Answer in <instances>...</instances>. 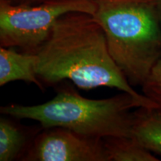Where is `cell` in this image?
<instances>
[{
	"label": "cell",
	"instance_id": "obj_7",
	"mask_svg": "<svg viewBox=\"0 0 161 161\" xmlns=\"http://www.w3.org/2000/svg\"><path fill=\"white\" fill-rule=\"evenodd\" d=\"M132 137L161 156V109L140 107L132 112Z\"/></svg>",
	"mask_w": 161,
	"mask_h": 161
},
{
	"label": "cell",
	"instance_id": "obj_4",
	"mask_svg": "<svg viewBox=\"0 0 161 161\" xmlns=\"http://www.w3.org/2000/svg\"><path fill=\"white\" fill-rule=\"evenodd\" d=\"M95 11V0H49L32 5L0 0V46L37 54L60 17L70 12L93 15Z\"/></svg>",
	"mask_w": 161,
	"mask_h": 161
},
{
	"label": "cell",
	"instance_id": "obj_12",
	"mask_svg": "<svg viewBox=\"0 0 161 161\" xmlns=\"http://www.w3.org/2000/svg\"><path fill=\"white\" fill-rule=\"evenodd\" d=\"M157 5H158V11L159 18H160V21L161 24V0H157Z\"/></svg>",
	"mask_w": 161,
	"mask_h": 161
},
{
	"label": "cell",
	"instance_id": "obj_2",
	"mask_svg": "<svg viewBox=\"0 0 161 161\" xmlns=\"http://www.w3.org/2000/svg\"><path fill=\"white\" fill-rule=\"evenodd\" d=\"M111 58L132 86H142L161 60L157 0H95Z\"/></svg>",
	"mask_w": 161,
	"mask_h": 161
},
{
	"label": "cell",
	"instance_id": "obj_9",
	"mask_svg": "<svg viewBox=\"0 0 161 161\" xmlns=\"http://www.w3.org/2000/svg\"><path fill=\"white\" fill-rule=\"evenodd\" d=\"M103 140L109 161L160 160L132 136H108Z\"/></svg>",
	"mask_w": 161,
	"mask_h": 161
},
{
	"label": "cell",
	"instance_id": "obj_3",
	"mask_svg": "<svg viewBox=\"0 0 161 161\" xmlns=\"http://www.w3.org/2000/svg\"><path fill=\"white\" fill-rule=\"evenodd\" d=\"M148 108L128 92L103 99H90L70 88L35 105L10 104L2 106V115L39 122L41 128L61 127L90 136H132L131 110Z\"/></svg>",
	"mask_w": 161,
	"mask_h": 161
},
{
	"label": "cell",
	"instance_id": "obj_1",
	"mask_svg": "<svg viewBox=\"0 0 161 161\" xmlns=\"http://www.w3.org/2000/svg\"><path fill=\"white\" fill-rule=\"evenodd\" d=\"M37 74L43 84L70 80L82 90L115 88L130 93L150 108L152 101L134 90L114 61L102 26L93 16L70 12L55 23L36 54Z\"/></svg>",
	"mask_w": 161,
	"mask_h": 161
},
{
	"label": "cell",
	"instance_id": "obj_10",
	"mask_svg": "<svg viewBox=\"0 0 161 161\" xmlns=\"http://www.w3.org/2000/svg\"><path fill=\"white\" fill-rule=\"evenodd\" d=\"M142 90V94L161 109V60L151 71Z\"/></svg>",
	"mask_w": 161,
	"mask_h": 161
},
{
	"label": "cell",
	"instance_id": "obj_8",
	"mask_svg": "<svg viewBox=\"0 0 161 161\" xmlns=\"http://www.w3.org/2000/svg\"><path fill=\"white\" fill-rule=\"evenodd\" d=\"M26 128L3 114L0 118V161L22 160L35 138Z\"/></svg>",
	"mask_w": 161,
	"mask_h": 161
},
{
	"label": "cell",
	"instance_id": "obj_5",
	"mask_svg": "<svg viewBox=\"0 0 161 161\" xmlns=\"http://www.w3.org/2000/svg\"><path fill=\"white\" fill-rule=\"evenodd\" d=\"M21 160L109 161L103 138L61 127L42 128Z\"/></svg>",
	"mask_w": 161,
	"mask_h": 161
},
{
	"label": "cell",
	"instance_id": "obj_6",
	"mask_svg": "<svg viewBox=\"0 0 161 161\" xmlns=\"http://www.w3.org/2000/svg\"><path fill=\"white\" fill-rule=\"evenodd\" d=\"M37 56L36 54L17 52L14 49L0 46V86L17 80L34 84L44 90V85L38 78Z\"/></svg>",
	"mask_w": 161,
	"mask_h": 161
},
{
	"label": "cell",
	"instance_id": "obj_11",
	"mask_svg": "<svg viewBox=\"0 0 161 161\" xmlns=\"http://www.w3.org/2000/svg\"><path fill=\"white\" fill-rule=\"evenodd\" d=\"M10 1L14 4H17V5H32L44 3V2L49 1V0H10Z\"/></svg>",
	"mask_w": 161,
	"mask_h": 161
}]
</instances>
